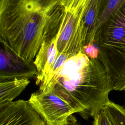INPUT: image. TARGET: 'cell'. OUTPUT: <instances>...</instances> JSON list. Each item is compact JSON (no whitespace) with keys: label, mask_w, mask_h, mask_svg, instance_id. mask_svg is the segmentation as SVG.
Instances as JSON below:
<instances>
[{"label":"cell","mask_w":125,"mask_h":125,"mask_svg":"<svg viewBox=\"0 0 125 125\" xmlns=\"http://www.w3.org/2000/svg\"><path fill=\"white\" fill-rule=\"evenodd\" d=\"M89 2L90 0H61L62 18L56 35L59 53L74 56L84 53L87 37L84 18Z\"/></svg>","instance_id":"obj_4"},{"label":"cell","mask_w":125,"mask_h":125,"mask_svg":"<svg viewBox=\"0 0 125 125\" xmlns=\"http://www.w3.org/2000/svg\"><path fill=\"white\" fill-rule=\"evenodd\" d=\"M104 2V0H90L84 18L87 30L86 45L95 43L96 27Z\"/></svg>","instance_id":"obj_10"},{"label":"cell","mask_w":125,"mask_h":125,"mask_svg":"<svg viewBox=\"0 0 125 125\" xmlns=\"http://www.w3.org/2000/svg\"><path fill=\"white\" fill-rule=\"evenodd\" d=\"M52 91L68 104L84 119L95 116L110 101L113 90L104 65L80 52L67 59L41 89Z\"/></svg>","instance_id":"obj_2"},{"label":"cell","mask_w":125,"mask_h":125,"mask_svg":"<svg viewBox=\"0 0 125 125\" xmlns=\"http://www.w3.org/2000/svg\"><path fill=\"white\" fill-rule=\"evenodd\" d=\"M124 0H104L97 25L96 34L104 22L110 17L111 14L122 4Z\"/></svg>","instance_id":"obj_12"},{"label":"cell","mask_w":125,"mask_h":125,"mask_svg":"<svg viewBox=\"0 0 125 125\" xmlns=\"http://www.w3.org/2000/svg\"><path fill=\"white\" fill-rule=\"evenodd\" d=\"M69 125H80V124H79V123H74V124H72Z\"/></svg>","instance_id":"obj_16"},{"label":"cell","mask_w":125,"mask_h":125,"mask_svg":"<svg viewBox=\"0 0 125 125\" xmlns=\"http://www.w3.org/2000/svg\"><path fill=\"white\" fill-rule=\"evenodd\" d=\"M29 83L28 79H15L0 82V107L13 102Z\"/></svg>","instance_id":"obj_9"},{"label":"cell","mask_w":125,"mask_h":125,"mask_svg":"<svg viewBox=\"0 0 125 125\" xmlns=\"http://www.w3.org/2000/svg\"><path fill=\"white\" fill-rule=\"evenodd\" d=\"M93 125H111L105 113L102 110L94 118Z\"/></svg>","instance_id":"obj_15"},{"label":"cell","mask_w":125,"mask_h":125,"mask_svg":"<svg viewBox=\"0 0 125 125\" xmlns=\"http://www.w3.org/2000/svg\"><path fill=\"white\" fill-rule=\"evenodd\" d=\"M61 0H0V42L28 62L42 43L56 36Z\"/></svg>","instance_id":"obj_1"},{"label":"cell","mask_w":125,"mask_h":125,"mask_svg":"<svg viewBox=\"0 0 125 125\" xmlns=\"http://www.w3.org/2000/svg\"><path fill=\"white\" fill-rule=\"evenodd\" d=\"M59 52L56 45V36L44 41L42 44L34 61L38 74L36 84L43 87L48 79L51 67Z\"/></svg>","instance_id":"obj_8"},{"label":"cell","mask_w":125,"mask_h":125,"mask_svg":"<svg viewBox=\"0 0 125 125\" xmlns=\"http://www.w3.org/2000/svg\"><path fill=\"white\" fill-rule=\"evenodd\" d=\"M95 43L113 90L125 91V0L96 33Z\"/></svg>","instance_id":"obj_3"},{"label":"cell","mask_w":125,"mask_h":125,"mask_svg":"<svg viewBox=\"0 0 125 125\" xmlns=\"http://www.w3.org/2000/svg\"><path fill=\"white\" fill-rule=\"evenodd\" d=\"M28 101L47 125H69L77 122L73 115L75 110L52 91L39 90L33 93Z\"/></svg>","instance_id":"obj_5"},{"label":"cell","mask_w":125,"mask_h":125,"mask_svg":"<svg viewBox=\"0 0 125 125\" xmlns=\"http://www.w3.org/2000/svg\"><path fill=\"white\" fill-rule=\"evenodd\" d=\"M0 125H47L28 101L19 100L0 107Z\"/></svg>","instance_id":"obj_7"},{"label":"cell","mask_w":125,"mask_h":125,"mask_svg":"<svg viewBox=\"0 0 125 125\" xmlns=\"http://www.w3.org/2000/svg\"><path fill=\"white\" fill-rule=\"evenodd\" d=\"M84 53L91 60L98 58L99 51L98 47H96L94 44L86 45L83 48Z\"/></svg>","instance_id":"obj_14"},{"label":"cell","mask_w":125,"mask_h":125,"mask_svg":"<svg viewBox=\"0 0 125 125\" xmlns=\"http://www.w3.org/2000/svg\"><path fill=\"white\" fill-rule=\"evenodd\" d=\"M111 125H125V108L109 101L103 109Z\"/></svg>","instance_id":"obj_11"},{"label":"cell","mask_w":125,"mask_h":125,"mask_svg":"<svg viewBox=\"0 0 125 125\" xmlns=\"http://www.w3.org/2000/svg\"><path fill=\"white\" fill-rule=\"evenodd\" d=\"M38 72L33 62L22 59L0 42V82L15 79L36 78Z\"/></svg>","instance_id":"obj_6"},{"label":"cell","mask_w":125,"mask_h":125,"mask_svg":"<svg viewBox=\"0 0 125 125\" xmlns=\"http://www.w3.org/2000/svg\"><path fill=\"white\" fill-rule=\"evenodd\" d=\"M72 56H73L70 55L66 53H58L56 58L55 59V60L51 67V69H50V72L49 73L48 79L47 82L46 83L45 85L56 74V73L58 72V71L63 65V64L66 62V61L67 60V59ZM43 87H42V88L39 89H41Z\"/></svg>","instance_id":"obj_13"}]
</instances>
